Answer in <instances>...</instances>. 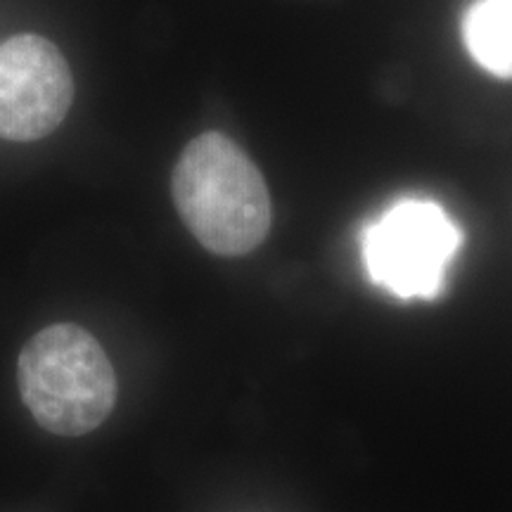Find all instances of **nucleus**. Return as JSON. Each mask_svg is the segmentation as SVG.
Segmentation results:
<instances>
[{
	"label": "nucleus",
	"instance_id": "1",
	"mask_svg": "<svg viewBox=\"0 0 512 512\" xmlns=\"http://www.w3.org/2000/svg\"><path fill=\"white\" fill-rule=\"evenodd\" d=\"M181 219L202 247L219 256L256 249L271 230V195L256 164L219 131L183 147L171 174Z\"/></svg>",
	"mask_w": 512,
	"mask_h": 512
},
{
	"label": "nucleus",
	"instance_id": "2",
	"mask_svg": "<svg viewBox=\"0 0 512 512\" xmlns=\"http://www.w3.org/2000/svg\"><path fill=\"white\" fill-rule=\"evenodd\" d=\"M17 384L31 418L57 437L91 434L117 406L112 361L76 323L48 325L24 344Z\"/></svg>",
	"mask_w": 512,
	"mask_h": 512
},
{
	"label": "nucleus",
	"instance_id": "3",
	"mask_svg": "<svg viewBox=\"0 0 512 512\" xmlns=\"http://www.w3.org/2000/svg\"><path fill=\"white\" fill-rule=\"evenodd\" d=\"M463 247V230L441 204L406 197L363 228L361 254L370 280L399 299H434Z\"/></svg>",
	"mask_w": 512,
	"mask_h": 512
},
{
	"label": "nucleus",
	"instance_id": "4",
	"mask_svg": "<svg viewBox=\"0 0 512 512\" xmlns=\"http://www.w3.org/2000/svg\"><path fill=\"white\" fill-rule=\"evenodd\" d=\"M72 102V72L53 41L19 34L0 43V138H46L67 119Z\"/></svg>",
	"mask_w": 512,
	"mask_h": 512
},
{
	"label": "nucleus",
	"instance_id": "5",
	"mask_svg": "<svg viewBox=\"0 0 512 512\" xmlns=\"http://www.w3.org/2000/svg\"><path fill=\"white\" fill-rule=\"evenodd\" d=\"M463 43L479 67L512 79V0H475L463 17Z\"/></svg>",
	"mask_w": 512,
	"mask_h": 512
}]
</instances>
